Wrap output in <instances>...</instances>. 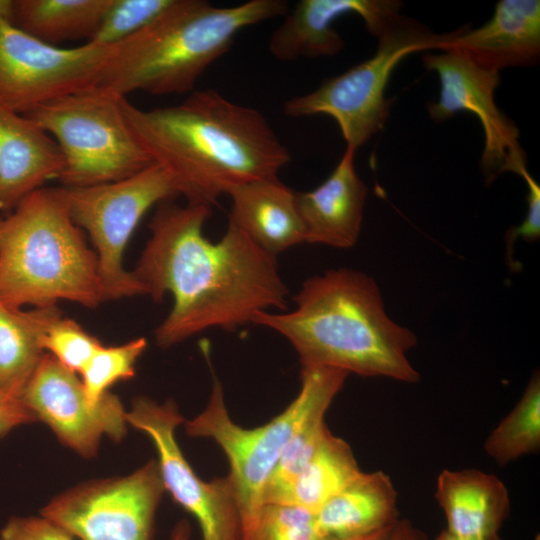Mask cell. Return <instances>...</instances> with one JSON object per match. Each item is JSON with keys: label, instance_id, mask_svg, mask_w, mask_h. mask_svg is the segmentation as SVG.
Listing matches in <instances>:
<instances>
[{"label": "cell", "instance_id": "f546056e", "mask_svg": "<svg viewBox=\"0 0 540 540\" xmlns=\"http://www.w3.org/2000/svg\"><path fill=\"white\" fill-rule=\"evenodd\" d=\"M103 344L76 321L59 312L45 327L41 336L44 351L74 373H81L90 358Z\"/></svg>", "mask_w": 540, "mask_h": 540}, {"label": "cell", "instance_id": "2e32d148", "mask_svg": "<svg viewBox=\"0 0 540 540\" xmlns=\"http://www.w3.org/2000/svg\"><path fill=\"white\" fill-rule=\"evenodd\" d=\"M449 48L496 71L536 64L540 56V1L500 0L485 24L454 31L441 51Z\"/></svg>", "mask_w": 540, "mask_h": 540}, {"label": "cell", "instance_id": "5bb4252c", "mask_svg": "<svg viewBox=\"0 0 540 540\" xmlns=\"http://www.w3.org/2000/svg\"><path fill=\"white\" fill-rule=\"evenodd\" d=\"M20 399L37 421L46 423L58 439L85 458L97 454L100 440H121L127 431L120 399L107 392L97 403L88 400L76 373L45 353Z\"/></svg>", "mask_w": 540, "mask_h": 540}, {"label": "cell", "instance_id": "3957f363", "mask_svg": "<svg viewBox=\"0 0 540 540\" xmlns=\"http://www.w3.org/2000/svg\"><path fill=\"white\" fill-rule=\"evenodd\" d=\"M293 301L292 311L256 312L252 324L285 337L301 367L419 381L407 357L416 336L389 317L372 277L351 268L330 269L305 280Z\"/></svg>", "mask_w": 540, "mask_h": 540}, {"label": "cell", "instance_id": "7402d4cb", "mask_svg": "<svg viewBox=\"0 0 540 540\" xmlns=\"http://www.w3.org/2000/svg\"><path fill=\"white\" fill-rule=\"evenodd\" d=\"M59 312L57 305L23 311L0 302V390L20 398L46 353L42 333Z\"/></svg>", "mask_w": 540, "mask_h": 540}, {"label": "cell", "instance_id": "8992f818", "mask_svg": "<svg viewBox=\"0 0 540 540\" xmlns=\"http://www.w3.org/2000/svg\"><path fill=\"white\" fill-rule=\"evenodd\" d=\"M212 373V390L206 408L185 423L191 437L212 439L228 459L241 525L262 505L265 487L291 436L314 409L330 406L349 375L327 367H301V387L294 400L269 422L244 428L227 410L223 386L203 348Z\"/></svg>", "mask_w": 540, "mask_h": 540}, {"label": "cell", "instance_id": "44dd1931", "mask_svg": "<svg viewBox=\"0 0 540 540\" xmlns=\"http://www.w3.org/2000/svg\"><path fill=\"white\" fill-rule=\"evenodd\" d=\"M315 514L326 540L365 537L390 529L399 520L397 492L383 471L362 472Z\"/></svg>", "mask_w": 540, "mask_h": 540}, {"label": "cell", "instance_id": "ffe728a7", "mask_svg": "<svg viewBox=\"0 0 540 540\" xmlns=\"http://www.w3.org/2000/svg\"><path fill=\"white\" fill-rule=\"evenodd\" d=\"M435 496L446 517V530L461 538L497 537L510 512L504 483L476 469L442 471Z\"/></svg>", "mask_w": 540, "mask_h": 540}, {"label": "cell", "instance_id": "7c38bea8", "mask_svg": "<svg viewBox=\"0 0 540 540\" xmlns=\"http://www.w3.org/2000/svg\"><path fill=\"white\" fill-rule=\"evenodd\" d=\"M126 421L153 442L165 491L196 519L202 540H241L233 484L228 476L204 481L195 473L176 439V428L184 422L176 403L135 398Z\"/></svg>", "mask_w": 540, "mask_h": 540}, {"label": "cell", "instance_id": "4316f807", "mask_svg": "<svg viewBox=\"0 0 540 540\" xmlns=\"http://www.w3.org/2000/svg\"><path fill=\"white\" fill-rule=\"evenodd\" d=\"M324 405L310 412L287 442L263 493V503L274 502L309 462L329 429Z\"/></svg>", "mask_w": 540, "mask_h": 540}, {"label": "cell", "instance_id": "83f0119b", "mask_svg": "<svg viewBox=\"0 0 540 540\" xmlns=\"http://www.w3.org/2000/svg\"><path fill=\"white\" fill-rule=\"evenodd\" d=\"M146 347L144 337L122 345L99 347L80 373L88 400L97 403L113 384L134 377L136 362Z\"/></svg>", "mask_w": 540, "mask_h": 540}, {"label": "cell", "instance_id": "484cf974", "mask_svg": "<svg viewBox=\"0 0 540 540\" xmlns=\"http://www.w3.org/2000/svg\"><path fill=\"white\" fill-rule=\"evenodd\" d=\"M241 540H326L315 512L294 504L263 503L241 525Z\"/></svg>", "mask_w": 540, "mask_h": 540}, {"label": "cell", "instance_id": "d4e9b609", "mask_svg": "<svg viewBox=\"0 0 540 540\" xmlns=\"http://www.w3.org/2000/svg\"><path fill=\"white\" fill-rule=\"evenodd\" d=\"M540 447V377L536 372L512 411L490 433L484 449L497 464L505 465L535 453Z\"/></svg>", "mask_w": 540, "mask_h": 540}, {"label": "cell", "instance_id": "4dcf8cb0", "mask_svg": "<svg viewBox=\"0 0 540 540\" xmlns=\"http://www.w3.org/2000/svg\"><path fill=\"white\" fill-rule=\"evenodd\" d=\"M0 540H73V536L41 515L10 518L0 530Z\"/></svg>", "mask_w": 540, "mask_h": 540}, {"label": "cell", "instance_id": "ac0fdd59", "mask_svg": "<svg viewBox=\"0 0 540 540\" xmlns=\"http://www.w3.org/2000/svg\"><path fill=\"white\" fill-rule=\"evenodd\" d=\"M63 170L55 140L26 115L0 106V210L12 211Z\"/></svg>", "mask_w": 540, "mask_h": 540}, {"label": "cell", "instance_id": "cb8c5ba5", "mask_svg": "<svg viewBox=\"0 0 540 540\" xmlns=\"http://www.w3.org/2000/svg\"><path fill=\"white\" fill-rule=\"evenodd\" d=\"M362 472L350 445L329 430L306 466L273 503L294 504L316 512Z\"/></svg>", "mask_w": 540, "mask_h": 540}, {"label": "cell", "instance_id": "e0dca14e", "mask_svg": "<svg viewBox=\"0 0 540 540\" xmlns=\"http://www.w3.org/2000/svg\"><path fill=\"white\" fill-rule=\"evenodd\" d=\"M355 152L346 147L323 183L311 191H296L306 243L342 249L357 243L368 189L356 172Z\"/></svg>", "mask_w": 540, "mask_h": 540}, {"label": "cell", "instance_id": "52a82bcc", "mask_svg": "<svg viewBox=\"0 0 540 540\" xmlns=\"http://www.w3.org/2000/svg\"><path fill=\"white\" fill-rule=\"evenodd\" d=\"M121 99L90 86L24 114L59 146L64 187L119 181L155 164L128 125Z\"/></svg>", "mask_w": 540, "mask_h": 540}, {"label": "cell", "instance_id": "603a6c76", "mask_svg": "<svg viewBox=\"0 0 540 540\" xmlns=\"http://www.w3.org/2000/svg\"><path fill=\"white\" fill-rule=\"evenodd\" d=\"M112 0H13L12 23L50 45L81 38L98 29Z\"/></svg>", "mask_w": 540, "mask_h": 540}, {"label": "cell", "instance_id": "9c48e42d", "mask_svg": "<svg viewBox=\"0 0 540 540\" xmlns=\"http://www.w3.org/2000/svg\"><path fill=\"white\" fill-rule=\"evenodd\" d=\"M74 223L96 249L105 301L146 294L123 254L138 223L154 205L179 196L171 176L153 164L128 178L87 187H62Z\"/></svg>", "mask_w": 540, "mask_h": 540}, {"label": "cell", "instance_id": "1f68e13d", "mask_svg": "<svg viewBox=\"0 0 540 540\" xmlns=\"http://www.w3.org/2000/svg\"><path fill=\"white\" fill-rule=\"evenodd\" d=\"M521 177L526 182L528 188V209L523 222L506 232L505 242L509 260H511L513 253V244L518 238L528 242H534L540 237V186L528 171Z\"/></svg>", "mask_w": 540, "mask_h": 540}, {"label": "cell", "instance_id": "30bf717a", "mask_svg": "<svg viewBox=\"0 0 540 540\" xmlns=\"http://www.w3.org/2000/svg\"><path fill=\"white\" fill-rule=\"evenodd\" d=\"M13 0H0V106L20 114L93 86L117 45L47 44L12 23Z\"/></svg>", "mask_w": 540, "mask_h": 540}, {"label": "cell", "instance_id": "277c9868", "mask_svg": "<svg viewBox=\"0 0 540 540\" xmlns=\"http://www.w3.org/2000/svg\"><path fill=\"white\" fill-rule=\"evenodd\" d=\"M289 10L284 0H250L231 7L205 0H176L152 24L117 44L97 89L126 97L193 92L201 75L232 46L243 29Z\"/></svg>", "mask_w": 540, "mask_h": 540}, {"label": "cell", "instance_id": "8d00e7d4", "mask_svg": "<svg viewBox=\"0 0 540 540\" xmlns=\"http://www.w3.org/2000/svg\"><path fill=\"white\" fill-rule=\"evenodd\" d=\"M392 528L386 529L380 532H377L372 535H368L365 537H359V538H353V539H345V540H385Z\"/></svg>", "mask_w": 540, "mask_h": 540}, {"label": "cell", "instance_id": "6da1fadb", "mask_svg": "<svg viewBox=\"0 0 540 540\" xmlns=\"http://www.w3.org/2000/svg\"><path fill=\"white\" fill-rule=\"evenodd\" d=\"M211 212L206 205L165 201L148 225L151 237L133 273L155 302L173 297L154 333L161 348L211 328L234 331L258 311L288 308L276 257L229 223L211 242L203 234Z\"/></svg>", "mask_w": 540, "mask_h": 540}, {"label": "cell", "instance_id": "7a4b0ae2", "mask_svg": "<svg viewBox=\"0 0 540 540\" xmlns=\"http://www.w3.org/2000/svg\"><path fill=\"white\" fill-rule=\"evenodd\" d=\"M121 107L132 132L190 204L211 207L234 187L278 177L291 160L261 112L214 89L149 110L122 97Z\"/></svg>", "mask_w": 540, "mask_h": 540}, {"label": "cell", "instance_id": "f1b7e54d", "mask_svg": "<svg viewBox=\"0 0 540 540\" xmlns=\"http://www.w3.org/2000/svg\"><path fill=\"white\" fill-rule=\"evenodd\" d=\"M176 0H112L98 29L88 41L102 46H114L152 24Z\"/></svg>", "mask_w": 540, "mask_h": 540}, {"label": "cell", "instance_id": "5b68a950", "mask_svg": "<svg viewBox=\"0 0 540 540\" xmlns=\"http://www.w3.org/2000/svg\"><path fill=\"white\" fill-rule=\"evenodd\" d=\"M60 300L105 302L96 252L68 210L61 188H39L0 219V302L20 309Z\"/></svg>", "mask_w": 540, "mask_h": 540}, {"label": "cell", "instance_id": "d590c367", "mask_svg": "<svg viewBox=\"0 0 540 540\" xmlns=\"http://www.w3.org/2000/svg\"><path fill=\"white\" fill-rule=\"evenodd\" d=\"M435 540H501L499 536L489 539H467V538H461L457 537L451 533H449L446 529H444Z\"/></svg>", "mask_w": 540, "mask_h": 540}, {"label": "cell", "instance_id": "8fae6325", "mask_svg": "<svg viewBox=\"0 0 540 540\" xmlns=\"http://www.w3.org/2000/svg\"><path fill=\"white\" fill-rule=\"evenodd\" d=\"M165 491L150 460L125 477L94 480L56 496L41 515L80 540H154L156 511Z\"/></svg>", "mask_w": 540, "mask_h": 540}, {"label": "cell", "instance_id": "836d02e7", "mask_svg": "<svg viewBox=\"0 0 540 540\" xmlns=\"http://www.w3.org/2000/svg\"><path fill=\"white\" fill-rule=\"evenodd\" d=\"M385 540H426V535L407 519H399Z\"/></svg>", "mask_w": 540, "mask_h": 540}, {"label": "cell", "instance_id": "d6986e66", "mask_svg": "<svg viewBox=\"0 0 540 540\" xmlns=\"http://www.w3.org/2000/svg\"><path fill=\"white\" fill-rule=\"evenodd\" d=\"M228 223L256 245L277 257L305 242L296 191L278 177L260 179L232 188Z\"/></svg>", "mask_w": 540, "mask_h": 540}, {"label": "cell", "instance_id": "e575fe53", "mask_svg": "<svg viewBox=\"0 0 540 540\" xmlns=\"http://www.w3.org/2000/svg\"><path fill=\"white\" fill-rule=\"evenodd\" d=\"M191 526L186 519L180 520L172 529L170 540H189Z\"/></svg>", "mask_w": 540, "mask_h": 540}, {"label": "cell", "instance_id": "4fadbf2b", "mask_svg": "<svg viewBox=\"0 0 540 540\" xmlns=\"http://www.w3.org/2000/svg\"><path fill=\"white\" fill-rule=\"evenodd\" d=\"M423 63L440 80L438 100L427 105L430 117L441 122L468 111L479 119L485 136L480 168L486 183L505 172L522 176L528 171L519 130L495 102L499 71L482 67L453 48L440 54L426 53Z\"/></svg>", "mask_w": 540, "mask_h": 540}, {"label": "cell", "instance_id": "ba28073f", "mask_svg": "<svg viewBox=\"0 0 540 540\" xmlns=\"http://www.w3.org/2000/svg\"><path fill=\"white\" fill-rule=\"evenodd\" d=\"M453 32L437 34L419 21L400 15L378 38L376 53L315 90L288 99L283 112L292 118L324 114L338 124L347 146L357 150L380 132L392 101L385 97L390 76L407 55L441 50Z\"/></svg>", "mask_w": 540, "mask_h": 540}, {"label": "cell", "instance_id": "9a60e30c", "mask_svg": "<svg viewBox=\"0 0 540 540\" xmlns=\"http://www.w3.org/2000/svg\"><path fill=\"white\" fill-rule=\"evenodd\" d=\"M397 0H300L272 32L268 49L279 61L334 56L344 40L333 26L341 16L356 14L377 39L401 15Z\"/></svg>", "mask_w": 540, "mask_h": 540}, {"label": "cell", "instance_id": "d6a6232c", "mask_svg": "<svg viewBox=\"0 0 540 540\" xmlns=\"http://www.w3.org/2000/svg\"><path fill=\"white\" fill-rule=\"evenodd\" d=\"M35 421L33 412L19 397L0 390V438L20 425Z\"/></svg>", "mask_w": 540, "mask_h": 540}]
</instances>
